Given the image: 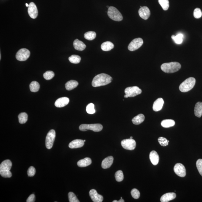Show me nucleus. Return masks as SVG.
I'll use <instances>...</instances> for the list:
<instances>
[{
    "label": "nucleus",
    "instance_id": "9",
    "mask_svg": "<svg viewBox=\"0 0 202 202\" xmlns=\"http://www.w3.org/2000/svg\"><path fill=\"white\" fill-rule=\"evenodd\" d=\"M141 89L137 86L126 88L125 90V93L128 97H133L141 94Z\"/></svg>",
    "mask_w": 202,
    "mask_h": 202
},
{
    "label": "nucleus",
    "instance_id": "43",
    "mask_svg": "<svg viewBox=\"0 0 202 202\" xmlns=\"http://www.w3.org/2000/svg\"><path fill=\"white\" fill-rule=\"evenodd\" d=\"M36 173V170L35 168L31 166L29 168L28 171V174L29 177H33L35 175Z\"/></svg>",
    "mask_w": 202,
    "mask_h": 202
},
{
    "label": "nucleus",
    "instance_id": "11",
    "mask_svg": "<svg viewBox=\"0 0 202 202\" xmlns=\"http://www.w3.org/2000/svg\"><path fill=\"white\" fill-rule=\"evenodd\" d=\"M143 40L142 38H136L133 39L129 44L128 46V49L131 52L136 50L139 49L143 45Z\"/></svg>",
    "mask_w": 202,
    "mask_h": 202
},
{
    "label": "nucleus",
    "instance_id": "39",
    "mask_svg": "<svg viewBox=\"0 0 202 202\" xmlns=\"http://www.w3.org/2000/svg\"><path fill=\"white\" fill-rule=\"evenodd\" d=\"M158 141L161 145L163 146H166L168 145L169 142L166 138L160 137L158 139Z\"/></svg>",
    "mask_w": 202,
    "mask_h": 202
},
{
    "label": "nucleus",
    "instance_id": "3",
    "mask_svg": "<svg viewBox=\"0 0 202 202\" xmlns=\"http://www.w3.org/2000/svg\"><path fill=\"white\" fill-rule=\"evenodd\" d=\"M181 68V65L178 62H172L162 64L161 68L165 73H171L177 72Z\"/></svg>",
    "mask_w": 202,
    "mask_h": 202
},
{
    "label": "nucleus",
    "instance_id": "22",
    "mask_svg": "<svg viewBox=\"0 0 202 202\" xmlns=\"http://www.w3.org/2000/svg\"><path fill=\"white\" fill-rule=\"evenodd\" d=\"M73 45L75 49L78 51H83L86 48V45L85 44L78 39L75 40L74 41Z\"/></svg>",
    "mask_w": 202,
    "mask_h": 202
},
{
    "label": "nucleus",
    "instance_id": "33",
    "mask_svg": "<svg viewBox=\"0 0 202 202\" xmlns=\"http://www.w3.org/2000/svg\"><path fill=\"white\" fill-rule=\"evenodd\" d=\"M69 60L71 63L78 64L80 62L81 60V57L79 55H73L69 58Z\"/></svg>",
    "mask_w": 202,
    "mask_h": 202
},
{
    "label": "nucleus",
    "instance_id": "25",
    "mask_svg": "<svg viewBox=\"0 0 202 202\" xmlns=\"http://www.w3.org/2000/svg\"><path fill=\"white\" fill-rule=\"evenodd\" d=\"M114 45L112 42L110 41H107L103 43L101 45V49L103 51L108 52V51H110L111 50L113 49Z\"/></svg>",
    "mask_w": 202,
    "mask_h": 202
},
{
    "label": "nucleus",
    "instance_id": "37",
    "mask_svg": "<svg viewBox=\"0 0 202 202\" xmlns=\"http://www.w3.org/2000/svg\"><path fill=\"white\" fill-rule=\"evenodd\" d=\"M54 75V73L52 71H48L44 74L43 76L45 79L49 80L53 78Z\"/></svg>",
    "mask_w": 202,
    "mask_h": 202
},
{
    "label": "nucleus",
    "instance_id": "35",
    "mask_svg": "<svg viewBox=\"0 0 202 202\" xmlns=\"http://www.w3.org/2000/svg\"><path fill=\"white\" fill-rule=\"evenodd\" d=\"M115 178L116 181L121 182L124 179V174L123 172L121 170H118L116 172L115 174Z\"/></svg>",
    "mask_w": 202,
    "mask_h": 202
},
{
    "label": "nucleus",
    "instance_id": "44",
    "mask_svg": "<svg viewBox=\"0 0 202 202\" xmlns=\"http://www.w3.org/2000/svg\"><path fill=\"white\" fill-rule=\"evenodd\" d=\"M35 201V195L33 194H31L28 197L26 200L27 202H34Z\"/></svg>",
    "mask_w": 202,
    "mask_h": 202
},
{
    "label": "nucleus",
    "instance_id": "5",
    "mask_svg": "<svg viewBox=\"0 0 202 202\" xmlns=\"http://www.w3.org/2000/svg\"><path fill=\"white\" fill-rule=\"evenodd\" d=\"M108 15L110 19L114 21H120L123 20L121 13L117 8L113 7H110L108 8Z\"/></svg>",
    "mask_w": 202,
    "mask_h": 202
},
{
    "label": "nucleus",
    "instance_id": "1",
    "mask_svg": "<svg viewBox=\"0 0 202 202\" xmlns=\"http://www.w3.org/2000/svg\"><path fill=\"white\" fill-rule=\"evenodd\" d=\"M113 80L109 75L105 73H101L95 76L92 80V85L93 87L105 86L110 84Z\"/></svg>",
    "mask_w": 202,
    "mask_h": 202
},
{
    "label": "nucleus",
    "instance_id": "23",
    "mask_svg": "<svg viewBox=\"0 0 202 202\" xmlns=\"http://www.w3.org/2000/svg\"><path fill=\"white\" fill-rule=\"evenodd\" d=\"M92 163V160L90 158L86 157L78 162L77 165L79 167H84L89 166Z\"/></svg>",
    "mask_w": 202,
    "mask_h": 202
},
{
    "label": "nucleus",
    "instance_id": "48",
    "mask_svg": "<svg viewBox=\"0 0 202 202\" xmlns=\"http://www.w3.org/2000/svg\"><path fill=\"white\" fill-rule=\"evenodd\" d=\"M130 139H133V137H130Z\"/></svg>",
    "mask_w": 202,
    "mask_h": 202
},
{
    "label": "nucleus",
    "instance_id": "45",
    "mask_svg": "<svg viewBox=\"0 0 202 202\" xmlns=\"http://www.w3.org/2000/svg\"><path fill=\"white\" fill-rule=\"evenodd\" d=\"M124 200H123V199H120V200L119 201H118V202H124Z\"/></svg>",
    "mask_w": 202,
    "mask_h": 202
},
{
    "label": "nucleus",
    "instance_id": "24",
    "mask_svg": "<svg viewBox=\"0 0 202 202\" xmlns=\"http://www.w3.org/2000/svg\"><path fill=\"white\" fill-rule=\"evenodd\" d=\"M194 113L197 117H201L202 115V102H198L196 104L194 108Z\"/></svg>",
    "mask_w": 202,
    "mask_h": 202
},
{
    "label": "nucleus",
    "instance_id": "19",
    "mask_svg": "<svg viewBox=\"0 0 202 202\" xmlns=\"http://www.w3.org/2000/svg\"><path fill=\"white\" fill-rule=\"evenodd\" d=\"M113 157L109 156L104 159L102 163V167L103 169L109 168L111 166L113 163Z\"/></svg>",
    "mask_w": 202,
    "mask_h": 202
},
{
    "label": "nucleus",
    "instance_id": "38",
    "mask_svg": "<svg viewBox=\"0 0 202 202\" xmlns=\"http://www.w3.org/2000/svg\"><path fill=\"white\" fill-rule=\"evenodd\" d=\"M68 198H69L70 202H79L80 201L78 200L76 196L72 192H70L68 193Z\"/></svg>",
    "mask_w": 202,
    "mask_h": 202
},
{
    "label": "nucleus",
    "instance_id": "13",
    "mask_svg": "<svg viewBox=\"0 0 202 202\" xmlns=\"http://www.w3.org/2000/svg\"><path fill=\"white\" fill-rule=\"evenodd\" d=\"M28 12L30 17L33 19H35L38 15V10L36 6L34 3L31 2L28 8Z\"/></svg>",
    "mask_w": 202,
    "mask_h": 202
},
{
    "label": "nucleus",
    "instance_id": "41",
    "mask_svg": "<svg viewBox=\"0 0 202 202\" xmlns=\"http://www.w3.org/2000/svg\"><path fill=\"white\" fill-rule=\"evenodd\" d=\"M202 13L201 10L199 8H196L193 11V16L195 18L198 19L201 17Z\"/></svg>",
    "mask_w": 202,
    "mask_h": 202
},
{
    "label": "nucleus",
    "instance_id": "14",
    "mask_svg": "<svg viewBox=\"0 0 202 202\" xmlns=\"http://www.w3.org/2000/svg\"><path fill=\"white\" fill-rule=\"evenodd\" d=\"M89 196L92 201L94 202H102L103 200V196L98 193L96 190L92 189L89 192Z\"/></svg>",
    "mask_w": 202,
    "mask_h": 202
},
{
    "label": "nucleus",
    "instance_id": "30",
    "mask_svg": "<svg viewBox=\"0 0 202 202\" xmlns=\"http://www.w3.org/2000/svg\"><path fill=\"white\" fill-rule=\"evenodd\" d=\"M29 87L31 92H36L39 90L40 85L37 82L34 81L31 82L30 85Z\"/></svg>",
    "mask_w": 202,
    "mask_h": 202
},
{
    "label": "nucleus",
    "instance_id": "4",
    "mask_svg": "<svg viewBox=\"0 0 202 202\" xmlns=\"http://www.w3.org/2000/svg\"><path fill=\"white\" fill-rule=\"evenodd\" d=\"M195 78L190 77L186 79L179 86V89L180 92H185L191 90L195 85Z\"/></svg>",
    "mask_w": 202,
    "mask_h": 202
},
{
    "label": "nucleus",
    "instance_id": "26",
    "mask_svg": "<svg viewBox=\"0 0 202 202\" xmlns=\"http://www.w3.org/2000/svg\"><path fill=\"white\" fill-rule=\"evenodd\" d=\"M78 85V82L75 80H70L67 82L65 87L67 90L70 91L76 88Z\"/></svg>",
    "mask_w": 202,
    "mask_h": 202
},
{
    "label": "nucleus",
    "instance_id": "10",
    "mask_svg": "<svg viewBox=\"0 0 202 202\" xmlns=\"http://www.w3.org/2000/svg\"><path fill=\"white\" fill-rule=\"evenodd\" d=\"M121 144L124 148L129 150H133L136 147V143L133 139H124L121 142Z\"/></svg>",
    "mask_w": 202,
    "mask_h": 202
},
{
    "label": "nucleus",
    "instance_id": "32",
    "mask_svg": "<svg viewBox=\"0 0 202 202\" xmlns=\"http://www.w3.org/2000/svg\"><path fill=\"white\" fill-rule=\"evenodd\" d=\"M19 122L21 124L26 123L28 119V115L25 112L20 113L18 116Z\"/></svg>",
    "mask_w": 202,
    "mask_h": 202
},
{
    "label": "nucleus",
    "instance_id": "15",
    "mask_svg": "<svg viewBox=\"0 0 202 202\" xmlns=\"http://www.w3.org/2000/svg\"><path fill=\"white\" fill-rule=\"evenodd\" d=\"M139 14L141 18L145 20H147L150 16V12L148 7H143L139 9Z\"/></svg>",
    "mask_w": 202,
    "mask_h": 202
},
{
    "label": "nucleus",
    "instance_id": "21",
    "mask_svg": "<svg viewBox=\"0 0 202 202\" xmlns=\"http://www.w3.org/2000/svg\"><path fill=\"white\" fill-rule=\"evenodd\" d=\"M149 158L151 163L154 166L157 165L159 163V156L155 151L153 150L150 152L149 155Z\"/></svg>",
    "mask_w": 202,
    "mask_h": 202
},
{
    "label": "nucleus",
    "instance_id": "28",
    "mask_svg": "<svg viewBox=\"0 0 202 202\" xmlns=\"http://www.w3.org/2000/svg\"><path fill=\"white\" fill-rule=\"evenodd\" d=\"M175 124V122L172 119H165L161 122V126L164 128H169L174 126Z\"/></svg>",
    "mask_w": 202,
    "mask_h": 202
},
{
    "label": "nucleus",
    "instance_id": "16",
    "mask_svg": "<svg viewBox=\"0 0 202 202\" xmlns=\"http://www.w3.org/2000/svg\"><path fill=\"white\" fill-rule=\"evenodd\" d=\"M69 102V98L66 97H61L55 101V105L57 108H62L67 105Z\"/></svg>",
    "mask_w": 202,
    "mask_h": 202
},
{
    "label": "nucleus",
    "instance_id": "31",
    "mask_svg": "<svg viewBox=\"0 0 202 202\" xmlns=\"http://www.w3.org/2000/svg\"><path fill=\"white\" fill-rule=\"evenodd\" d=\"M85 39L89 41L94 39L96 36V33L93 31H89L85 33L84 35Z\"/></svg>",
    "mask_w": 202,
    "mask_h": 202
},
{
    "label": "nucleus",
    "instance_id": "49",
    "mask_svg": "<svg viewBox=\"0 0 202 202\" xmlns=\"http://www.w3.org/2000/svg\"><path fill=\"white\" fill-rule=\"evenodd\" d=\"M107 7L108 8H109V6H107Z\"/></svg>",
    "mask_w": 202,
    "mask_h": 202
},
{
    "label": "nucleus",
    "instance_id": "6",
    "mask_svg": "<svg viewBox=\"0 0 202 202\" xmlns=\"http://www.w3.org/2000/svg\"><path fill=\"white\" fill-rule=\"evenodd\" d=\"M103 128L102 125L100 124H83L81 125L79 127V129L83 132L86 131L87 130H91L94 132H99L102 130Z\"/></svg>",
    "mask_w": 202,
    "mask_h": 202
},
{
    "label": "nucleus",
    "instance_id": "47",
    "mask_svg": "<svg viewBox=\"0 0 202 202\" xmlns=\"http://www.w3.org/2000/svg\"><path fill=\"white\" fill-rule=\"evenodd\" d=\"M25 5H26V6L27 7H28V6H29V5H28V4L26 3V4H25Z\"/></svg>",
    "mask_w": 202,
    "mask_h": 202
},
{
    "label": "nucleus",
    "instance_id": "7",
    "mask_svg": "<svg viewBox=\"0 0 202 202\" xmlns=\"http://www.w3.org/2000/svg\"><path fill=\"white\" fill-rule=\"evenodd\" d=\"M55 136V132L54 129H51L47 134L45 140V145L47 148L50 149L52 148L53 145Z\"/></svg>",
    "mask_w": 202,
    "mask_h": 202
},
{
    "label": "nucleus",
    "instance_id": "27",
    "mask_svg": "<svg viewBox=\"0 0 202 202\" xmlns=\"http://www.w3.org/2000/svg\"><path fill=\"white\" fill-rule=\"evenodd\" d=\"M145 119L144 115L140 114L135 116L132 119V121L135 125H139L144 121Z\"/></svg>",
    "mask_w": 202,
    "mask_h": 202
},
{
    "label": "nucleus",
    "instance_id": "36",
    "mask_svg": "<svg viewBox=\"0 0 202 202\" xmlns=\"http://www.w3.org/2000/svg\"><path fill=\"white\" fill-rule=\"evenodd\" d=\"M86 111L89 114H92L96 112L94 109V105L93 103L89 104L86 106Z\"/></svg>",
    "mask_w": 202,
    "mask_h": 202
},
{
    "label": "nucleus",
    "instance_id": "2",
    "mask_svg": "<svg viewBox=\"0 0 202 202\" xmlns=\"http://www.w3.org/2000/svg\"><path fill=\"white\" fill-rule=\"evenodd\" d=\"M12 163L11 161L7 160L3 161L0 165V174L5 178H10L12 176L10 170Z\"/></svg>",
    "mask_w": 202,
    "mask_h": 202
},
{
    "label": "nucleus",
    "instance_id": "40",
    "mask_svg": "<svg viewBox=\"0 0 202 202\" xmlns=\"http://www.w3.org/2000/svg\"><path fill=\"white\" fill-rule=\"evenodd\" d=\"M131 195L132 197L133 198H134L137 199L139 198L140 196V192L138 190H137L136 189H133V190H132Z\"/></svg>",
    "mask_w": 202,
    "mask_h": 202
},
{
    "label": "nucleus",
    "instance_id": "8",
    "mask_svg": "<svg viewBox=\"0 0 202 202\" xmlns=\"http://www.w3.org/2000/svg\"><path fill=\"white\" fill-rule=\"evenodd\" d=\"M30 52L28 49L25 48H22L20 49L16 54V58L18 60L25 61L29 57Z\"/></svg>",
    "mask_w": 202,
    "mask_h": 202
},
{
    "label": "nucleus",
    "instance_id": "46",
    "mask_svg": "<svg viewBox=\"0 0 202 202\" xmlns=\"http://www.w3.org/2000/svg\"><path fill=\"white\" fill-rule=\"evenodd\" d=\"M124 97L126 98H127L128 97H128V96H127V95H126V94L124 95Z\"/></svg>",
    "mask_w": 202,
    "mask_h": 202
},
{
    "label": "nucleus",
    "instance_id": "12",
    "mask_svg": "<svg viewBox=\"0 0 202 202\" xmlns=\"http://www.w3.org/2000/svg\"><path fill=\"white\" fill-rule=\"evenodd\" d=\"M175 173L180 177H184L186 175V170L185 166L181 163H177L174 168Z\"/></svg>",
    "mask_w": 202,
    "mask_h": 202
},
{
    "label": "nucleus",
    "instance_id": "50",
    "mask_svg": "<svg viewBox=\"0 0 202 202\" xmlns=\"http://www.w3.org/2000/svg\"><path fill=\"white\" fill-rule=\"evenodd\" d=\"M84 142H85V141H86V140H84Z\"/></svg>",
    "mask_w": 202,
    "mask_h": 202
},
{
    "label": "nucleus",
    "instance_id": "29",
    "mask_svg": "<svg viewBox=\"0 0 202 202\" xmlns=\"http://www.w3.org/2000/svg\"><path fill=\"white\" fill-rule=\"evenodd\" d=\"M171 38L175 43L180 44L183 42V35L182 34L179 33L176 36L172 35Z\"/></svg>",
    "mask_w": 202,
    "mask_h": 202
},
{
    "label": "nucleus",
    "instance_id": "34",
    "mask_svg": "<svg viewBox=\"0 0 202 202\" xmlns=\"http://www.w3.org/2000/svg\"><path fill=\"white\" fill-rule=\"evenodd\" d=\"M159 3L164 11L167 10L169 7V0H158Z\"/></svg>",
    "mask_w": 202,
    "mask_h": 202
},
{
    "label": "nucleus",
    "instance_id": "20",
    "mask_svg": "<svg viewBox=\"0 0 202 202\" xmlns=\"http://www.w3.org/2000/svg\"><path fill=\"white\" fill-rule=\"evenodd\" d=\"M176 195L174 193H166L163 195L161 198L160 201L161 202H168L174 200L176 198Z\"/></svg>",
    "mask_w": 202,
    "mask_h": 202
},
{
    "label": "nucleus",
    "instance_id": "42",
    "mask_svg": "<svg viewBox=\"0 0 202 202\" xmlns=\"http://www.w3.org/2000/svg\"><path fill=\"white\" fill-rule=\"evenodd\" d=\"M196 166L199 173L202 176V159H200L197 161Z\"/></svg>",
    "mask_w": 202,
    "mask_h": 202
},
{
    "label": "nucleus",
    "instance_id": "51",
    "mask_svg": "<svg viewBox=\"0 0 202 202\" xmlns=\"http://www.w3.org/2000/svg\"><path fill=\"white\" fill-rule=\"evenodd\" d=\"M121 199H122V197H121Z\"/></svg>",
    "mask_w": 202,
    "mask_h": 202
},
{
    "label": "nucleus",
    "instance_id": "17",
    "mask_svg": "<svg viewBox=\"0 0 202 202\" xmlns=\"http://www.w3.org/2000/svg\"><path fill=\"white\" fill-rule=\"evenodd\" d=\"M164 101L161 98H159L155 101L153 106V110L158 112L161 110L163 108Z\"/></svg>",
    "mask_w": 202,
    "mask_h": 202
},
{
    "label": "nucleus",
    "instance_id": "18",
    "mask_svg": "<svg viewBox=\"0 0 202 202\" xmlns=\"http://www.w3.org/2000/svg\"><path fill=\"white\" fill-rule=\"evenodd\" d=\"M84 141L81 139H76L69 143V147L71 149L78 148L82 147L84 145Z\"/></svg>",
    "mask_w": 202,
    "mask_h": 202
}]
</instances>
